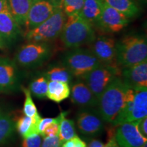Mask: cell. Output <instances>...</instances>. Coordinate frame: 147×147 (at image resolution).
I'll return each instance as SVG.
<instances>
[{"instance_id":"6da1fadb","label":"cell","mask_w":147,"mask_h":147,"mask_svg":"<svg viewBox=\"0 0 147 147\" xmlns=\"http://www.w3.org/2000/svg\"><path fill=\"white\" fill-rule=\"evenodd\" d=\"M128 87L121 77H117L103 91L98 100L97 110L104 121L112 123L120 113Z\"/></svg>"},{"instance_id":"7a4b0ae2","label":"cell","mask_w":147,"mask_h":147,"mask_svg":"<svg viewBox=\"0 0 147 147\" xmlns=\"http://www.w3.org/2000/svg\"><path fill=\"white\" fill-rule=\"evenodd\" d=\"M117 61L123 68L147 59V41L144 35L130 34L116 41Z\"/></svg>"},{"instance_id":"3957f363","label":"cell","mask_w":147,"mask_h":147,"mask_svg":"<svg viewBox=\"0 0 147 147\" xmlns=\"http://www.w3.org/2000/svg\"><path fill=\"white\" fill-rule=\"evenodd\" d=\"M93 25L83 19L79 14L66 17L60 35L62 43L67 49H76L90 45L95 38Z\"/></svg>"},{"instance_id":"277c9868","label":"cell","mask_w":147,"mask_h":147,"mask_svg":"<svg viewBox=\"0 0 147 147\" xmlns=\"http://www.w3.org/2000/svg\"><path fill=\"white\" fill-rule=\"evenodd\" d=\"M145 117H147V88L134 89L128 87L123 107L112 124L117 126Z\"/></svg>"},{"instance_id":"5b68a950","label":"cell","mask_w":147,"mask_h":147,"mask_svg":"<svg viewBox=\"0 0 147 147\" xmlns=\"http://www.w3.org/2000/svg\"><path fill=\"white\" fill-rule=\"evenodd\" d=\"M61 64L74 77L81 79L101 63L90 49L76 48L63 55Z\"/></svg>"},{"instance_id":"8992f818","label":"cell","mask_w":147,"mask_h":147,"mask_svg":"<svg viewBox=\"0 0 147 147\" xmlns=\"http://www.w3.org/2000/svg\"><path fill=\"white\" fill-rule=\"evenodd\" d=\"M52 53L49 42H29L19 48L14 61L23 68H36L49 60Z\"/></svg>"},{"instance_id":"52a82bcc","label":"cell","mask_w":147,"mask_h":147,"mask_svg":"<svg viewBox=\"0 0 147 147\" xmlns=\"http://www.w3.org/2000/svg\"><path fill=\"white\" fill-rule=\"evenodd\" d=\"M66 15L59 8L47 21L38 27L27 31L25 38L29 42H51L60 36Z\"/></svg>"},{"instance_id":"ba28073f","label":"cell","mask_w":147,"mask_h":147,"mask_svg":"<svg viewBox=\"0 0 147 147\" xmlns=\"http://www.w3.org/2000/svg\"><path fill=\"white\" fill-rule=\"evenodd\" d=\"M121 71L122 70L119 66L101 63L81 79L99 100L103 91L110 82L117 77L121 76Z\"/></svg>"},{"instance_id":"9c48e42d","label":"cell","mask_w":147,"mask_h":147,"mask_svg":"<svg viewBox=\"0 0 147 147\" xmlns=\"http://www.w3.org/2000/svg\"><path fill=\"white\" fill-rule=\"evenodd\" d=\"M104 122L98 110L94 108H84L76 115L77 129L85 136L100 135L104 129Z\"/></svg>"},{"instance_id":"30bf717a","label":"cell","mask_w":147,"mask_h":147,"mask_svg":"<svg viewBox=\"0 0 147 147\" xmlns=\"http://www.w3.org/2000/svg\"><path fill=\"white\" fill-rule=\"evenodd\" d=\"M129 18L123 13L103 2L102 10L95 26L103 32L115 34L123 30L128 25Z\"/></svg>"},{"instance_id":"8fae6325","label":"cell","mask_w":147,"mask_h":147,"mask_svg":"<svg viewBox=\"0 0 147 147\" xmlns=\"http://www.w3.org/2000/svg\"><path fill=\"white\" fill-rule=\"evenodd\" d=\"M21 76L14 61L0 57V93L16 91L21 88Z\"/></svg>"},{"instance_id":"7c38bea8","label":"cell","mask_w":147,"mask_h":147,"mask_svg":"<svg viewBox=\"0 0 147 147\" xmlns=\"http://www.w3.org/2000/svg\"><path fill=\"white\" fill-rule=\"evenodd\" d=\"M59 4L60 2L55 0H40L33 3L25 24L26 32L47 21L59 8Z\"/></svg>"},{"instance_id":"4fadbf2b","label":"cell","mask_w":147,"mask_h":147,"mask_svg":"<svg viewBox=\"0 0 147 147\" xmlns=\"http://www.w3.org/2000/svg\"><path fill=\"white\" fill-rule=\"evenodd\" d=\"M90 50L102 64L119 66L117 61L116 40L109 36L95 37L91 42ZM120 67V66H119Z\"/></svg>"},{"instance_id":"5bb4252c","label":"cell","mask_w":147,"mask_h":147,"mask_svg":"<svg viewBox=\"0 0 147 147\" xmlns=\"http://www.w3.org/2000/svg\"><path fill=\"white\" fill-rule=\"evenodd\" d=\"M136 123V121L117 125L115 136L119 147H140L147 142V138L138 130Z\"/></svg>"},{"instance_id":"9a60e30c","label":"cell","mask_w":147,"mask_h":147,"mask_svg":"<svg viewBox=\"0 0 147 147\" xmlns=\"http://www.w3.org/2000/svg\"><path fill=\"white\" fill-rule=\"evenodd\" d=\"M21 34V26L16 23L7 5L0 12V39L5 47H8L17 41Z\"/></svg>"},{"instance_id":"2e32d148","label":"cell","mask_w":147,"mask_h":147,"mask_svg":"<svg viewBox=\"0 0 147 147\" xmlns=\"http://www.w3.org/2000/svg\"><path fill=\"white\" fill-rule=\"evenodd\" d=\"M121 77L125 83L132 89L147 88V59L123 68Z\"/></svg>"},{"instance_id":"e0dca14e","label":"cell","mask_w":147,"mask_h":147,"mask_svg":"<svg viewBox=\"0 0 147 147\" xmlns=\"http://www.w3.org/2000/svg\"><path fill=\"white\" fill-rule=\"evenodd\" d=\"M71 101L75 105L82 108H95L98 105V100L82 79L73 84L70 89Z\"/></svg>"},{"instance_id":"ac0fdd59","label":"cell","mask_w":147,"mask_h":147,"mask_svg":"<svg viewBox=\"0 0 147 147\" xmlns=\"http://www.w3.org/2000/svg\"><path fill=\"white\" fill-rule=\"evenodd\" d=\"M41 118V116L38 113L33 117L24 115L18 119L16 122V129L23 138H26L35 134H39L38 124Z\"/></svg>"},{"instance_id":"d6986e66","label":"cell","mask_w":147,"mask_h":147,"mask_svg":"<svg viewBox=\"0 0 147 147\" xmlns=\"http://www.w3.org/2000/svg\"><path fill=\"white\" fill-rule=\"evenodd\" d=\"M9 9L20 26L25 25L27 14L34 1L33 0H8Z\"/></svg>"},{"instance_id":"ffe728a7","label":"cell","mask_w":147,"mask_h":147,"mask_svg":"<svg viewBox=\"0 0 147 147\" xmlns=\"http://www.w3.org/2000/svg\"><path fill=\"white\" fill-rule=\"evenodd\" d=\"M109 6L123 13L129 18L138 16L140 12L138 4L135 0H101Z\"/></svg>"},{"instance_id":"44dd1931","label":"cell","mask_w":147,"mask_h":147,"mask_svg":"<svg viewBox=\"0 0 147 147\" xmlns=\"http://www.w3.org/2000/svg\"><path fill=\"white\" fill-rule=\"evenodd\" d=\"M103 2L101 0H84L79 16L94 26L102 10Z\"/></svg>"},{"instance_id":"7402d4cb","label":"cell","mask_w":147,"mask_h":147,"mask_svg":"<svg viewBox=\"0 0 147 147\" xmlns=\"http://www.w3.org/2000/svg\"><path fill=\"white\" fill-rule=\"evenodd\" d=\"M70 95L69 84L63 82L49 81L47 97L56 103H60L68 98Z\"/></svg>"},{"instance_id":"603a6c76","label":"cell","mask_w":147,"mask_h":147,"mask_svg":"<svg viewBox=\"0 0 147 147\" xmlns=\"http://www.w3.org/2000/svg\"><path fill=\"white\" fill-rule=\"evenodd\" d=\"M42 75L49 81L63 82L69 84L71 83L74 77L69 69L62 64L50 66L47 70L42 73Z\"/></svg>"},{"instance_id":"cb8c5ba5","label":"cell","mask_w":147,"mask_h":147,"mask_svg":"<svg viewBox=\"0 0 147 147\" xmlns=\"http://www.w3.org/2000/svg\"><path fill=\"white\" fill-rule=\"evenodd\" d=\"M16 130V122L12 114L4 111L0 117V146L8 142Z\"/></svg>"},{"instance_id":"d4e9b609","label":"cell","mask_w":147,"mask_h":147,"mask_svg":"<svg viewBox=\"0 0 147 147\" xmlns=\"http://www.w3.org/2000/svg\"><path fill=\"white\" fill-rule=\"evenodd\" d=\"M49 80L43 75L36 77L31 81L29 90L33 96L38 99H43L47 97Z\"/></svg>"},{"instance_id":"484cf974","label":"cell","mask_w":147,"mask_h":147,"mask_svg":"<svg viewBox=\"0 0 147 147\" xmlns=\"http://www.w3.org/2000/svg\"><path fill=\"white\" fill-rule=\"evenodd\" d=\"M76 136H77V134L75 129L74 121L71 119L63 117L60 122L59 131L58 134L61 144Z\"/></svg>"},{"instance_id":"4316f807","label":"cell","mask_w":147,"mask_h":147,"mask_svg":"<svg viewBox=\"0 0 147 147\" xmlns=\"http://www.w3.org/2000/svg\"><path fill=\"white\" fill-rule=\"evenodd\" d=\"M84 0H60V8L66 16L78 14L81 11Z\"/></svg>"},{"instance_id":"83f0119b","label":"cell","mask_w":147,"mask_h":147,"mask_svg":"<svg viewBox=\"0 0 147 147\" xmlns=\"http://www.w3.org/2000/svg\"><path fill=\"white\" fill-rule=\"evenodd\" d=\"M22 91L25 94V102H24L23 112L24 115L27 117H33L38 115V109L35 105L32 99V95L31 94L29 89L24 87H21Z\"/></svg>"},{"instance_id":"f1b7e54d","label":"cell","mask_w":147,"mask_h":147,"mask_svg":"<svg viewBox=\"0 0 147 147\" xmlns=\"http://www.w3.org/2000/svg\"><path fill=\"white\" fill-rule=\"evenodd\" d=\"M68 113L67 112H61L58 117H55V120L53 123L48 125L45 129L44 130L42 136L44 137H51L58 136L59 131V125L63 117H65Z\"/></svg>"},{"instance_id":"f546056e","label":"cell","mask_w":147,"mask_h":147,"mask_svg":"<svg viewBox=\"0 0 147 147\" xmlns=\"http://www.w3.org/2000/svg\"><path fill=\"white\" fill-rule=\"evenodd\" d=\"M42 136L40 134H35L32 136L23 138L21 147H40L42 142Z\"/></svg>"},{"instance_id":"4dcf8cb0","label":"cell","mask_w":147,"mask_h":147,"mask_svg":"<svg viewBox=\"0 0 147 147\" xmlns=\"http://www.w3.org/2000/svg\"><path fill=\"white\" fill-rule=\"evenodd\" d=\"M61 147H87V144L78 136L62 143Z\"/></svg>"},{"instance_id":"1f68e13d","label":"cell","mask_w":147,"mask_h":147,"mask_svg":"<svg viewBox=\"0 0 147 147\" xmlns=\"http://www.w3.org/2000/svg\"><path fill=\"white\" fill-rule=\"evenodd\" d=\"M61 142L58 136L44 137L40 147H61Z\"/></svg>"},{"instance_id":"d6a6232c","label":"cell","mask_w":147,"mask_h":147,"mask_svg":"<svg viewBox=\"0 0 147 147\" xmlns=\"http://www.w3.org/2000/svg\"><path fill=\"white\" fill-rule=\"evenodd\" d=\"M137 129L143 137L147 138V117L137 121Z\"/></svg>"},{"instance_id":"836d02e7","label":"cell","mask_w":147,"mask_h":147,"mask_svg":"<svg viewBox=\"0 0 147 147\" xmlns=\"http://www.w3.org/2000/svg\"><path fill=\"white\" fill-rule=\"evenodd\" d=\"M54 120L55 118H41L38 124V133L40 135H42L44 130L45 129L48 125L53 123Z\"/></svg>"},{"instance_id":"e575fe53","label":"cell","mask_w":147,"mask_h":147,"mask_svg":"<svg viewBox=\"0 0 147 147\" xmlns=\"http://www.w3.org/2000/svg\"><path fill=\"white\" fill-rule=\"evenodd\" d=\"M102 147H119V146L116 140L115 136H113L108 138L107 142L103 145Z\"/></svg>"},{"instance_id":"d590c367","label":"cell","mask_w":147,"mask_h":147,"mask_svg":"<svg viewBox=\"0 0 147 147\" xmlns=\"http://www.w3.org/2000/svg\"><path fill=\"white\" fill-rule=\"evenodd\" d=\"M103 145L104 144L100 140L93 138L89 141L87 147H102Z\"/></svg>"},{"instance_id":"8d00e7d4","label":"cell","mask_w":147,"mask_h":147,"mask_svg":"<svg viewBox=\"0 0 147 147\" xmlns=\"http://www.w3.org/2000/svg\"><path fill=\"white\" fill-rule=\"evenodd\" d=\"M7 5H8V0H0V12H1Z\"/></svg>"},{"instance_id":"74e56055","label":"cell","mask_w":147,"mask_h":147,"mask_svg":"<svg viewBox=\"0 0 147 147\" xmlns=\"http://www.w3.org/2000/svg\"><path fill=\"white\" fill-rule=\"evenodd\" d=\"M5 45L3 43V42L1 41V40L0 39V49H3V48H5Z\"/></svg>"},{"instance_id":"f35d334b","label":"cell","mask_w":147,"mask_h":147,"mask_svg":"<svg viewBox=\"0 0 147 147\" xmlns=\"http://www.w3.org/2000/svg\"><path fill=\"white\" fill-rule=\"evenodd\" d=\"M3 113H4V110H3V108H2V107H1V106H0V117H1V115H3Z\"/></svg>"},{"instance_id":"ab89813d","label":"cell","mask_w":147,"mask_h":147,"mask_svg":"<svg viewBox=\"0 0 147 147\" xmlns=\"http://www.w3.org/2000/svg\"><path fill=\"white\" fill-rule=\"evenodd\" d=\"M140 147H147V142H145L144 144H143V145H142V146H141Z\"/></svg>"},{"instance_id":"60d3db41","label":"cell","mask_w":147,"mask_h":147,"mask_svg":"<svg viewBox=\"0 0 147 147\" xmlns=\"http://www.w3.org/2000/svg\"><path fill=\"white\" fill-rule=\"evenodd\" d=\"M140 1H142V3H146V0H138Z\"/></svg>"},{"instance_id":"b9f144b4","label":"cell","mask_w":147,"mask_h":147,"mask_svg":"<svg viewBox=\"0 0 147 147\" xmlns=\"http://www.w3.org/2000/svg\"><path fill=\"white\" fill-rule=\"evenodd\" d=\"M40 1V0H33V1H34V3L36 2V1Z\"/></svg>"},{"instance_id":"7bdbcfd3","label":"cell","mask_w":147,"mask_h":147,"mask_svg":"<svg viewBox=\"0 0 147 147\" xmlns=\"http://www.w3.org/2000/svg\"><path fill=\"white\" fill-rule=\"evenodd\" d=\"M55 1H59V2H60V0H55Z\"/></svg>"}]
</instances>
